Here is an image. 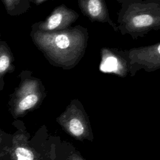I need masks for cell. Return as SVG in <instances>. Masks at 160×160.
<instances>
[{"label":"cell","mask_w":160,"mask_h":160,"mask_svg":"<svg viewBox=\"0 0 160 160\" xmlns=\"http://www.w3.org/2000/svg\"><path fill=\"white\" fill-rule=\"evenodd\" d=\"M78 6L82 14L91 22L107 23L118 31L116 24L110 18L106 0H78Z\"/></svg>","instance_id":"8"},{"label":"cell","mask_w":160,"mask_h":160,"mask_svg":"<svg viewBox=\"0 0 160 160\" xmlns=\"http://www.w3.org/2000/svg\"><path fill=\"white\" fill-rule=\"evenodd\" d=\"M59 123L72 136L78 139L89 138L90 129L82 110L77 105L76 100L57 119Z\"/></svg>","instance_id":"5"},{"label":"cell","mask_w":160,"mask_h":160,"mask_svg":"<svg viewBox=\"0 0 160 160\" xmlns=\"http://www.w3.org/2000/svg\"><path fill=\"white\" fill-rule=\"evenodd\" d=\"M14 61V57L11 48L6 41L1 39L0 34V91L4 88V76L13 72L16 69Z\"/></svg>","instance_id":"10"},{"label":"cell","mask_w":160,"mask_h":160,"mask_svg":"<svg viewBox=\"0 0 160 160\" xmlns=\"http://www.w3.org/2000/svg\"><path fill=\"white\" fill-rule=\"evenodd\" d=\"M69 160H84L82 158H81L79 156L76 154H73L69 158Z\"/></svg>","instance_id":"13"},{"label":"cell","mask_w":160,"mask_h":160,"mask_svg":"<svg viewBox=\"0 0 160 160\" xmlns=\"http://www.w3.org/2000/svg\"><path fill=\"white\" fill-rule=\"evenodd\" d=\"M79 16L77 12L62 4L56 7L45 20L34 23L31 28L44 32L64 30L71 27Z\"/></svg>","instance_id":"6"},{"label":"cell","mask_w":160,"mask_h":160,"mask_svg":"<svg viewBox=\"0 0 160 160\" xmlns=\"http://www.w3.org/2000/svg\"><path fill=\"white\" fill-rule=\"evenodd\" d=\"M30 36L49 63L63 69H71L80 62L85 54L89 37L88 29L80 25L49 32L31 28Z\"/></svg>","instance_id":"1"},{"label":"cell","mask_w":160,"mask_h":160,"mask_svg":"<svg viewBox=\"0 0 160 160\" xmlns=\"http://www.w3.org/2000/svg\"><path fill=\"white\" fill-rule=\"evenodd\" d=\"M26 134L16 132L12 135L5 160H39L34 149L28 143Z\"/></svg>","instance_id":"9"},{"label":"cell","mask_w":160,"mask_h":160,"mask_svg":"<svg viewBox=\"0 0 160 160\" xmlns=\"http://www.w3.org/2000/svg\"><path fill=\"white\" fill-rule=\"evenodd\" d=\"M12 135L0 129V160H5L8 149L11 141Z\"/></svg>","instance_id":"12"},{"label":"cell","mask_w":160,"mask_h":160,"mask_svg":"<svg viewBox=\"0 0 160 160\" xmlns=\"http://www.w3.org/2000/svg\"><path fill=\"white\" fill-rule=\"evenodd\" d=\"M47 0H30L31 2H32L34 4H35L36 5H40L42 3H43L44 2H45Z\"/></svg>","instance_id":"14"},{"label":"cell","mask_w":160,"mask_h":160,"mask_svg":"<svg viewBox=\"0 0 160 160\" xmlns=\"http://www.w3.org/2000/svg\"><path fill=\"white\" fill-rule=\"evenodd\" d=\"M8 14L18 16L25 13L31 8L30 0H1Z\"/></svg>","instance_id":"11"},{"label":"cell","mask_w":160,"mask_h":160,"mask_svg":"<svg viewBox=\"0 0 160 160\" xmlns=\"http://www.w3.org/2000/svg\"><path fill=\"white\" fill-rule=\"evenodd\" d=\"M120 6L117 29L135 40L160 29V0H115Z\"/></svg>","instance_id":"2"},{"label":"cell","mask_w":160,"mask_h":160,"mask_svg":"<svg viewBox=\"0 0 160 160\" xmlns=\"http://www.w3.org/2000/svg\"><path fill=\"white\" fill-rule=\"evenodd\" d=\"M20 82L10 95L8 106L14 118L24 115L39 105L46 96V89L41 80L32 76L31 71H22Z\"/></svg>","instance_id":"3"},{"label":"cell","mask_w":160,"mask_h":160,"mask_svg":"<svg viewBox=\"0 0 160 160\" xmlns=\"http://www.w3.org/2000/svg\"><path fill=\"white\" fill-rule=\"evenodd\" d=\"M101 58L99 70L101 72L121 78H125L129 74V64L126 51L116 48H102Z\"/></svg>","instance_id":"7"},{"label":"cell","mask_w":160,"mask_h":160,"mask_svg":"<svg viewBox=\"0 0 160 160\" xmlns=\"http://www.w3.org/2000/svg\"><path fill=\"white\" fill-rule=\"evenodd\" d=\"M125 51L129 60V74L131 77H133L141 69L150 72L160 68L159 42L151 46L133 48Z\"/></svg>","instance_id":"4"}]
</instances>
